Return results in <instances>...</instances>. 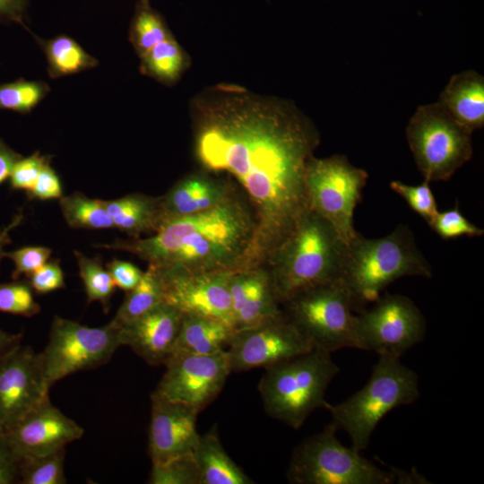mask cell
Returning <instances> with one entry per match:
<instances>
[{"label": "cell", "instance_id": "1", "mask_svg": "<svg viewBox=\"0 0 484 484\" xmlns=\"http://www.w3.org/2000/svg\"><path fill=\"white\" fill-rule=\"evenodd\" d=\"M196 152L243 186L255 210L260 259L270 258L310 208L305 175L319 143L294 106L221 89L198 108Z\"/></svg>", "mask_w": 484, "mask_h": 484}, {"label": "cell", "instance_id": "2", "mask_svg": "<svg viewBox=\"0 0 484 484\" xmlns=\"http://www.w3.org/2000/svg\"><path fill=\"white\" fill-rule=\"evenodd\" d=\"M96 246L134 254L158 271L184 273L237 271L259 260L255 220L232 196L209 210L167 219L147 238Z\"/></svg>", "mask_w": 484, "mask_h": 484}, {"label": "cell", "instance_id": "3", "mask_svg": "<svg viewBox=\"0 0 484 484\" xmlns=\"http://www.w3.org/2000/svg\"><path fill=\"white\" fill-rule=\"evenodd\" d=\"M347 249L334 229L309 208L269 258V272L279 303L341 279Z\"/></svg>", "mask_w": 484, "mask_h": 484}, {"label": "cell", "instance_id": "4", "mask_svg": "<svg viewBox=\"0 0 484 484\" xmlns=\"http://www.w3.org/2000/svg\"><path fill=\"white\" fill-rule=\"evenodd\" d=\"M405 276L432 277L431 265L407 225L400 224L379 238L359 234L348 246L341 280L357 307L375 302L385 287Z\"/></svg>", "mask_w": 484, "mask_h": 484}, {"label": "cell", "instance_id": "5", "mask_svg": "<svg viewBox=\"0 0 484 484\" xmlns=\"http://www.w3.org/2000/svg\"><path fill=\"white\" fill-rule=\"evenodd\" d=\"M419 397V377L402 364L400 358L379 356L367 384L338 404L326 403L337 429L344 430L351 447L364 451L382 419L397 407L414 402Z\"/></svg>", "mask_w": 484, "mask_h": 484}, {"label": "cell", "instance_id": "6", "mask_svg": "<svg viewBox=\"0 0 484 484\" xmlns=\"http://www.w3.org/2000/svg\"><path fill=\"white\" fill-rule=\"evenodd\" d=\"M330 352L312 350L265 368L258 384L266 413L299 428L316 409L325 407V392L339 373Z\"/></svg>", "mask_w": 484, "mask_h": 484}, {"label": "cell", "instance_id": "7", "mask_svg": "<svg viewBox=\"0 0 484 484\" xmlns=\"http://www.w3.org/2000/svg\"><path fill=\"white\" fill-rule=\"evenodd\" d=\"M331 423L293 451L287 478L293 484H392V471L381 469L342 445Z\"/></svg>", "mask_w": 484, "mask_h": 484}, {"label": "cell", "instance_id": "8", "mask_svg": "<svg viewBox=\"0 0 484 484\" xmlns=\"http://www.w3.org/2000/svg\"><path fill=\"white\" fill-rule=\"evenodd\" d=\"M406 137L415 164L428 182L448 180L472 157L471 133L437 101L417 108L406 126Z\"/></svg>", "mask_w": 484, "mask_h": 484}, {"label": "cell", "instance_id": "9", "mask_svg": "<svg viewBox=\"0 0 484 484\" xmlns=\"http://www.w3.org/2000/svg\"><path fill=\"white\" fill-rule=\"evenodd\" d=\"M283 304L284 315L313 350L332 353L354 348L357 306L341 279L302 291Z\"/></svg>", "mask_w": 484, "mask_h": 484}, {"label": "cell", "instance_id": "10", "mask_svg": "<svg viewBox=\"0 0 484 484\" xmlns=\"http://www.w3.org/2000/svg\"><path fill=\"white\" fill-rule=\"evenodd\" d=\"M366 170L353 166L345 155L309 160L305 184L309 207L324 218L349 246L359 235L353 224L354 210L367 184Z\"/></svg>", "mask_w": 484, "mask_h": 484}, {"label": "cell", "instance_id": "11", "mask_svg": "<svg viewBox=\"0 0 484 484\" xmlns=\"http://www.w3.org/2000/svg\"><path fill=\"white\" fill-rule=\"evenodd\" d=\"M120 346V326L112 320L101 327H89L55 316L48 342L39 353L48 386L107 363Z\"/></svg>", "mask_w": 484, "mask_h": 484}, {"label": "cell", "instance_id": "12", "mask_svg": "<svg viewBox=\"0 0 484 484\" xmlns=\"http://www.w3.org/2000/svg\"><path fill=\"white\" fill-rule=\"evenodd\" d=\"M375 302L373 307L356 315L354 348L401 358L424 339L426 321L411 298L386 294Z\"/></svg>", "mask_w": 484, "mask_h": 484}, {"label": "cell", "instance_id": "13", "mask_svg": "<svg viewBox=\"0 0 484 484\" xmlns=\"http://www.w3.org/2000/svg\"><path fill=\"white\" fill-rule=\"evenodd\" d=\"M313 348L281 313L259 325L235 331L228 349L231 372L267 368Z\"/></svg>", "mask_w": 484, "mask_h": 484}, {"label": "cell", "instance_id": "14", "mask_svg": "<svg viewBox=\"0 0 484 484\" xmlns=\"http://www.w3.org/2000/svg\"><path fill=\"white\" fill-rule=\"evenodd\" d=\"M164 365L166 371L154 392L199 411L218 396L232 373L227 350L211 355L176 354Z\"/></svg>", "mask_w": 484, "mask_h": 484}, {"label": "cell", "instance_id": "15", "mask_svg": "<svg viewBox=\"0 0 484 484\" xmlns=\"http://www.w3.org/2000/svg\"><path fill=\"white\" fill-rule=\"evenodd\" d=\"M155 271L160 280L164 303L183 315L216 319L235 330L229 290L235 271L198 273Z\"/></svg>", "mask_w": 484, "mask_h": 484}, {"label": "cell", "instance_id": "16", "mask_svg": "<svg viewBox=\"0 0 484 484\" xmlns=\"http://www.w3.org/2000/svg\"><path fill=\"white\" fill-rule=\"evenodd\" d=\"M39 353L21 343L0 354V431L48 396Z\"/></svg>", "mask_w": 484, "mask_h": 484}, {"label": "cell", "instance_id": "17", "mask_svg": "<svg viewBox=\"0 0 484 484\" xmlns=\"http://www.w3.org/2000/svg\"><path fill=\"white\" fill-rule=\"evenodd\" d=\"M83 432L80 425L54 406L47 396L3 433L20 462L65 448L80 439Z\"/></svg>", "mask_w": 484, "mask_h": 484}, {"label": "cell", "instance_id": "18", "mask_svg": "<svg viewBox=\"0 0 484 484\" xmlns=\"http://www.w3.org/2000/svg\"><path fill=\"white\" fill-rule=\"evenodd\" d=\"M151 402L148 450L152 464L193 454L200 437L195 427L200 411L156 392Z\"/></svg>", "mask_w": 484, "mask_h": 484}, {"label": "cell", "instance_id": "19", "mask_svg": "<svg viewBox=\"0 0 484 484\" xmlns=\"http://www.w3.org/2000/svg\"><path fill=\"white\" fill-rule=\"evenodd\" d=\"M182 318L179 310L163 302L120 326L121 346L130 347L151 366L164 365L173 353Z\"/></svg>", "mask_w": 484, "mask_h": 484}, {"label": "cell", "instance_id": "20", "mask_svg": "<svg viewBox=\"0 0 484 484\" xmlns=\"http://www.w3.org/2000/svg\"><path fill=\"white\" fill-rule=\"evenodd\" d=\"M229 290L235 331L259 325L282 313L270 272L256 265L233 272Z\"/></svg>", "mask_w": 484, "mask_h": 484}, {"label": "cell", "instance_id": "21", "mask_svg": "<svg viewBox=\"0 0 484 484\" xmlns=\"http://www.w3.org/2000/svg\"><path fill=\"white\" fill-rule=\"evenodd\" d=\"M437 102L472 134L484 125V77L471 69L452 75Z\"/></svg>", "mask_w": 484, "mask_h": 484}, {"label": "cell", "instance_id": "22", "mask_svg": "<svg viewBox=\"0 0 484 484\" xmlns=\"http://www.w3.org/2000/svg\"><path fill=\"white\" fill-rule=\"evenodd\" d=\"M231 196L227 186L206 176H192L160 197L162 221L213 208Z\"/></svg>", "mask_w": 484, "mask_h": 484}, {"label": "cell", "instance_id": "23", "mask_svg": "<svg viewBox=\"0 0 484 484\" xmlns=\"http://www.w3.org/2000/svg\"><path fill=\"white\" fill-rule=\"evenodd\" d=\"M235 330L227 324L203 316L183 315L171 356L211 355L226 350Z\"/></svg>", "mask_w": 484, "mask_h": 484}, {"label": "cell", "instance_id": "24", "mask_svg": "<svg viewBox=\"0 0 484 484\" xmlns=\"http://www.w3.org/2000/svg\"><path fill=\"white\" fill-rule=\"evenodd\" d=\"M201 484H252L254 481L229 456L216 428L200 436L193 452Z\"/></svg>", "mask_w": 484, "mask_h": 484}, {"label": "cell", "instance_id": "25", "mask_svg": "<svg viewBox=\"0 0 484 484\" xmlns=\"http://www.w3.org/2000/svg\"><path fill=\"white\" fill-rule=\"evenodd\" d=\"M105 204L114 228L134 238L143 233H154L162 222L160 197L132 194L105 201Z\"/></svg>", "mask_w": 484, "mask_h": 484}, {"label": "cell", "instance_id": "26", "mask_svg": "<svg viewBox=\"0 0 484 484\" xmlns=\"http://www.w3.org/2000/svg\"><path fill=\"white\" fill-rule=\"evenodd\" d=\"M51 78L71 75L95 67L98 60L70 37L60 35L42 44Z\"/></svg>", "mask_w": 484, "mask_h": 484}, {"label": "cell", "instance_id": "27", "mask_svg": "<svg viewBox=\"0 0 484 484\" xmlns=\"http://www.w3.org/2000/svg\"><path fill=\"white\" fill-rule=\"evenodd\" d=\"M112 319L119 326L145 315L163 303L160 280L154 269L149 267L138 284L129 291Z\"/></svg>", "mask_w": 484, "mask_h": 484}, {"label": "cell", "instance_id": "28", "mask_svg": "<svg viewBox=\"0 0 484 484\" xmlns=\"http://www.w3.org/2000/svg\"><path fill=\"white\" fill-rule=\"evenodd\" d=\"M60 207L66 222L73 228L103 229L114 228L105 201L91 199L81 193L60 198Z\"/></svg>", "mask_w": 484, "mask_h": 484}, {"label": "cell", "instance_id": "29", "mask_svg": "<svg viewBox=\"0 0 484 484\" xmlns=\"http://www.w3.org/2000/svg\"><path fill=\"white\" fill-rule=\"evenodd\" d=\"M141 58L143 71L163 82L176 81L185 67L184 53L172 36L158 43Z\"/></svg>", "mask_w": 484, "mask_h": 484}, {"label": "cell", "instance_id": "30", "mask_svg": "<svg viewBox=\"0 0 484 484\" xmlns=\"http://www.w3.org/2000/svg\"><path fill=\"white\" fill-rule=\"evenodd\" d=\"M170 35L163 18L148 0H140L130 29V38L140 56Z\"/></svg>", "mask_w": 484, "mask_h": 484}, {"label": "cell", "instance_id": "31", "mask_svg": "<svg viewBox=\"0 0 484 484\" xmlns=\"http://www.w3.org/2000/svg\"><path fill=\"white\" fill-rule=\"evenodd\" d=\"M65 448L56 452L19 462L18 480L20 484H65L67 482L65 470Z\"/></svg>", "mask_w": 484, "mask_h": 484}, {"label": "cell", "instance_id": "32", "mask_svg": "<svg viewBox=\"0 0 484 484\" xmlns=\"http://www.w3.org/2000/svg\"><path fill=\"white\" fill-rule=\"evenodd\" d=\"M89 302L99 301L108 309L116 283L99 258H89L80 252H74Z\"/></svg>", "mask_w": 484, "mask_h": 484}, {"label": "cell", "instance_id": "33", "mask_svg": "<svg viewBox=\"0 0 484 484\" xmlns=\"http://www.w3.org/2000/svg\"><path fill=\"white\" fill-rule=\"evenodd\" d=\"M48 91L43 82L18 80L0 85V108L26 113L35 108Z\"/></svg>", "mask_w": 484, "mask_h": 484}, {"label": "cell", "instance_id": "34", "mask_svg": "<svg viewBox=\"0 0 484 484\" xmlns=\"http://www.w3.org/2000/svg\"><path fill=\"white\" fill-rule=\"evenodd\" d=\"M148 482L150 484H201L199 470L193 454L152 464Z\"/></svg>", "mask_w": 484, "mask_h": 484}, {"label": "cell", "instance_id": "35", "mask_svg": "<svg viewBox=\"0 0 484 484\" xmlns=\"http://www.w3.org/2000/svg\"><path fill=\"white\" fill-rule=\"evenodd\" d=\"M39 310L30 284L23 281L0 284V312L32 316Z\"/></svg>", "mask_w": 484, "mask_h": 484}, {"label": "cell", "instance_id": "36", "mask_svg": "<svg viewBox=\"0 0 484 484\" xmlns=\"http://www.w3.org/2000/svg\"><path fill=\"white\" fill-rule=\"evenodd\" d=\"M429 183L425 179L421 184L416 186L407 185L397 180L390 182L392 190L402 197L408 205L428 223L438 212Z\"/></svg>", "mask_w": 484, "mask_h": 484}, {"label": "cell", "instance_id": "37", "mask_svg": "<svg viewBox=\"0 0 484 484\" xmlns=\"http://www.w3.org/2000/svg\"><path fill=\"white\" fill-rule=\"evenodd\" d=\"M443 239H451L462 236L481 237L484 230L466 219L458 205L454 209L438 212L428 223Z\"/></svg>", "mask_w": 484, "mask_h": 484}, {"label": "cell", "instance_id": "38", "mask_svg": "<svg viewBox=\"0 0 484 484\" xmlns=\"http://www.w3.org/2000/svg\"><path fill=\"white\" fill-rule=\"evenodd\" d=\"M48 162V158L39 152L19 159L9 176L11 186L13 189H23L27 192L33 186L42 169Z\"/></svg>", "mask_w": 484, "mask_h": 484}, {"label": "cell", "instance_id": "39", "mask_svg": "<svg viewBox=\"0 0 484 484\" xmlns=\"http://www.w3.org/2000/svg\"><path fill=\"white\" fill-rule=\"evenodd\" d=\"M51 255V250L45 246H24L17 250L4 253L14 264L13 278L21 275L30 276L42 266Z\"/></svg>", "mask_w": 484, "mask_h": 484}, {"label": "cell", "instance_id": "40", "mask_svg": "<svg viewBox=\"0 0 484 484\" xmlns=\"http://www.w3.org/2000/svg\"><path fill=\"white\" fill-rule=\"evenodd\" d=\"M29 278L31 289L40 294L65 287L63 271L57 262L44 264Z\"/></svg>", "mask_w": 484, "mask_h": 484}, {"label": "cell", "instance_id": "41", "mask_svg": "<svg viewBox=\"0 0 484 484\" xmlns=\"http://www.w3.org/2000/svg\"><path fill=\"white\" fill-rule=\"evenodd\" d=\"M62 192L59 177L48 162L27 194L30 199L52 200L60 199L63 196Z\"/></svg>", "mask_w": 484, "mask_h": 484}, {"label": "cell", "instance_id": "42", "mask_svg": "<svg viewBox=\"0 0 484 484\" xmlns=\"http://www.w3.org/2000/svg\"><path fill=\"white\" fill-rule=\"evenodd\" d=\"M108 271L111 274L116 286L129 291L140 281L143 272L133 264L121 260H114L108 264Z\"/></svg>", "mask_w": 484, "mask_h": 484}, {"label": "cell", "instance_id": "43", "mask_svg": "<svg viewBox=\"0 0 484 484\" xmlns=\"http://www.w3.org/2000/svg\"><path fill=\"white\" fill-rule=\"evenodd\" d=\"M19 462L0 431V484L17 483Z\"/></svg>", "mask_w": 484, "mask_h": 484}, {"label": "cell", "instance_id": "44", "mask_svg": "<svg viewBox=\"0 0 484 484\" xmlns=\"http://www.w3.org/2000/svg\"><path fill=\"white\" fill-rule=\"evenodd\" d=\"M28 0H0V21H14L22 23Z\"/></svg>", "mask_w": 484, "mask_h": 484}, {"label": "cell", "instance_id": "45", "mask_svg": "<svg viewBox=\"0 0 484 484\" xmlns=\"http://www.w3.org/2000/svg\"><path fill=\"white\" fill-rule=\"evenodd\" d=\"M22 156L0 142V184L9 177L15 162Z\"/></svg>", "mask_w": 484, "mask_h": 484}, {"label": "cell", "instance_id": "46", "mask_svg": "<svg viewBox=\"0 0 484 484\" xmlns=\"http://www.w3.org/2000/svg\"><path fill=\"white\" fill-rule=\"evenodd\" d=\"M22 220V214H16L7 226L0 229V261L4 255V246L10 243V232L18 225H20Z\"/></svg>", "mask_w": 484, "mask_h": 484}, {"label": "cell", "instance_id": "47", "mask_svg": "<svg viewBox=\"0 0 484 484\" xmlns=\"http://www.w3.org/2000/svg\"><path fill=\"white\" fill-rule=\"evenodd\" d=\"M394 475V482L397 483H429L424 476L417 473L416 471L412 473H408L405 471H398L394 468H391Z\"/></svg>", "mask_w": 484, "mask_h": 484}, {"label": "cell", "instance_id": "48", "mask_svg": "<svg viewBox=\"0 0 484 484\" xmlns=\"http://www.w3.org/2000/svg\"><path fill=\"white\" fill-rule=\"evenodd\" d=\"M22 334L10 333L0 328V354L21 343Z\"/></svg>", "mask_w": 484, "mask_h": 484}]
</instances>
